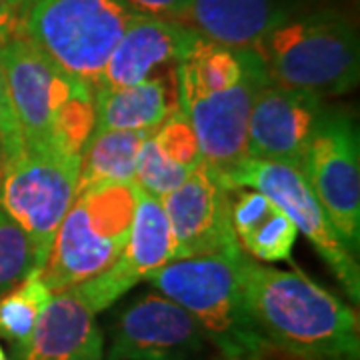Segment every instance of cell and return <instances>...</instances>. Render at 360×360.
I'll use <instances>...</instances> for the list:
<instances>
[{
	"label": "cell",
	"mask_w": 360,
	"mask_h": 360,
	"mask_svg": "<svg viewBox=\"0 0 360 360\" xmlns=\"http://www.w3.org/2000/svg\"><path fill=\"white\" fill-rule=\"evenodd\" d=\"M270 82L264 68L236 84H179V108L191 120L202 165L226 179L248 158L246 130L258 90Z\"/></svg>",
	"instance_id": "obj_10"
},
{
	"label": "cell",
	"mask_w": 360,
	"mask_h": 360,
	"mask_svg": "<svg viewBox=\"0 0 360 360\" xmlns=\"http://www.w3.org/2000/svg\"><path fill=\"white\" fill-rule=\"evenodd\" d=\"M222 360H224V359H222Z\"/></svg>",
	"instance_id": "obj_31"
},
{
	"label": "cell",
	"mask_w": 360,
	"mask_h": 360,
	"mask_svg": "<svg viewBox=\"0 0 360 360\" xmlns=\"http://www.w3.org/2000/svg\"><path fill=\"white\" fill-rule=\"evenodd\" d=\"M2 66L25 150L80 158L94 132V92L25 34L2 40Z\"/></svg>",
	"instance_id": "obj_2"
},
{
	"label": "cell",
	"mask_w": 360,
	"mask_h": 360,
	"mask_svg": "<svg viewBox=\"0 0 360 360\" xmlns=\"http://www.w3.org/2000/svg\"><path fill=\"white\" fill-rule=\"evenodd\" d=\"M22 32V22L16 14L8 8L4 0H0V40L11 39Z\"/></svg>",
	"instance_id": "obj_27"
},
{
	"label": "cell",
	"mask_w": 360,
	"mask_h": 360,
	"mask_svg": "<svg viewBox=\"0 0 360 360\" xmlns=\"http://www.w3.org/2000/svg\"><path fill=\"white\" fill-rule=\"evenodd\" d=\"M139 200V186L103 184L75 196L54 234L42 281L60 292L106 270L122 252Z\"/></svg>",
	"instance_id": "obj_5"
},
{
	"label": "cell",
	"mask_w": 360,
	"mask_h": 360,
	"mask_svg": "<svg viewBox=\"0 0 360 360\" xmlns=\"http://www.w3.org/2000/svg\"><path fill=\"white\" fill-rule=\"evenodd\" d=\"M156 146L162 150V155L174 165H179L184 170L193 172L194 168L202 165V155H200V144L196 139L191 120L184 116V112L176 108L172 110L168 118L153 132Z\"/></svg>",
	"instance_id": "obj_24"
},
{
	"label": "cell",
	"mask_w": 360,
	"mask_h": 360,
	"mask_svg": "<svg viewBox=\"0 0 360 360\" xmlns=\"http://www.w3.org/2000/svg\"><path fill=\"white\" fill-rule=\"evenodd\" d=\"M229 191L220 174L200 165L160 198L172 234V260L240 250L232 231Z\"/></svg>",
	"instance_id": "obj_12"
},
{
	"label": "cell",
	"mask_w": 360,
	"mask_h": 360,
	"mask_svg": "<svg viewBox=\"0 0 360 360\" xmlns=\"http://www.w3.org/2000/svg\"><path fill=\"white\" fill-rule=\"evenodd\" d=\"M300 172L350 252L360 250V141L354 120L322 110Z\"/></svg>",
	"instance_id": "obj_9"
},
{
	"label": "cell",
	"mask_w": 360,
	"mask_h": 360,
	"mask_svg": "<svg viewBox=\"0 0 360 360\" xmlns=\"http://www.w3.org/2000/svg\"><path fill=\"white\" fill-rule=\"evenodd\" d=\"M4 2L8 4V8H11V11L20 18V22H22L25 14L28 13V8H30L37 0H4Z\"/></svg>",
	"instance_id": "obj_28"
},
{
	"label": "cell",
	"mask_w": 360,
	"mask_h": 360,
	"mask_svg": "<svg viewBox=\"0 0 360 360\" xmlns=\"http://www.w3.org/2000/svg\"><path fill=\"white\" fill-rule=\"evenodd\" d=\"M134 13L144 16L167 18L184 25V18L188 13L191 0H124Z\"/></svg>",
	"instance_id": "obj_26"
},
{
	"label": "cell",
	"mask_w": 360,
	"mask_h": 360,
	"mask_svg": "<svg viewBox=\"0 0 360 360\" xmlns=\"http://www.w3.org/2000/svg\"><path fill=\"white\" fill-rule=\"evenodd\" d=\"M231 220L243 252L258 262L290 260L296 245L295 222L266 194L255 188H231Z\"/></svg>",
	"instance_id": "obj_18"
},
{
	"label": "cell",
	"mask_w": 360,
	"mask_h": 360,
	"mask_svg": "<svg viewBox=\"0 0 360 360\" xmlns=\"http://www.w3.org/2000/svg\"><path fill=\"white\" fill-rule=\"evenodd\" d=\"M0 360H11V356L6 354V350L2 348V345H0Z\"/></svg>",
	"instance_id": "obj_30"
},
{
	"label": "cell",
	"mask_w": 360,
	"mask_h": 360,
	"mask_svg": "<svg viewBox=\"0 0 360 360\" xmlns=\"http://www.w3.org/2000/svg\"><path fill=\"white\" fill-rule=\"evenodd\" d=\"M172 234L162 202L139 188L134 220L122 252L108 269L70 290L96 316L144 281L153 270L172 262Z\"/></svg>",
	"instance_id": "obj_13"
},
{
	"label": "cell",
	"mask_w": 360,
	"mask_h": 360,
	"mask_svg": "<svg viewBox=\"0 0 360 360\" xmlns=\"http://www.w3.org/2000/svg\"><path fill=\"white\" fill-rule=\"evenodd\" d=\"M292 14L295 0H191L184 26L226 46L252 49Z\"/></svg>",
	"instance_id": "obj_17"
},
{
	"label": "cell",
	"mask_w": 360,
	"mask_h": 360,
	"mask_svg": "<svg viewBox=\"0 0 360 360\" xmlns=\"http://www.w3.org/2000/svg\"><path fill=\"white\" fill-rule=\"evenodd\" d=\"M0 46H2V40H0ZM0 144L4 146L8 158H13L22 150V141H20V132H18V124H16L11 96H8L6 77H4L2 54H0Z\"/></svg>",
	"instance_id": "obj_25"
},
{
	"label": "cell",
	"mask_w": 360,
	"mask_h": 360,
	"mask_svg": "<svg viewBox=\"0 0 360 360\" xmlns=\"http://www.w3.org/2000/svg\"><path fill=\"white\" fill-rule=\"evenodd\" d=\"M150 132L98 130L92 132L78 165L77 194L103 184L134 182L142 142Z\"/></svg>",
	"instance_id": "obj_20"
},
{
	"label": "cell",
	"mask_w": 360,
	"mask_h": 360,
	"mask_svg": "<svg viewBox=\"0 0 360 360\" xmlns=\"http://www.w3.org/2000/svg\"><path fill=\"white\" fill-rule=\"evenodd\" d=\"M52 295L49 284L42 281L40 269H34L6 295L0 296V338L11 345V360L20 356L26 348Z\"/></svg>",
	"instance_id": "obj_21"
},
{
	"label": "cell",
	"mask_w": 360,
	"mask_h": 360,
	"mask_svg": "<svg viewBox=\"0 0 360 360\" xmlns=\"http://www.w3.org/2000/svg\"><path fill=\"white\" fill-rule=\"evenodd\" d=\"M134 13L124 0H37L22 34L92 92Z\"/></svg>",
	"instance_id": "obj_6"
},
{
	"label": "cell",
	"mask_w": 360,
	"mask_h": 360,
	"mask_svg": "<svg viewBox=\"0 0 360 360\" xmlns=\"http://www.w3.org/2000/svg\"><path fill=\"white\" fill-rule=\"evenodd\" d=\"M14 360H104L103 330L70 288L54 292L20 356Z\"/></svg>",
	"instance_id": "obj_16"
},
{
	"label": "cell",
	"mask_w": 360,
	"mask_h": 360,
	"mask_svg": "<svg viewBox=\"0 0 360 360\" xmlns=\"http://www.w3.org/2000/svg\"><path fill=\"white\" fill-rule=\"evenodd\" d=\"M193 34V28L174 20L136 14L108 56L96 89H122L176 75Z\"/></svg>",
	"instance_id": "obj_15"
},
{
	"label": "cell",
	"mask_w": 360,
	"mask_h": 360,
	"mask_svg": "<svg viewBox=\"0 0 360 360\" xmlns=\"http://www.w3.org/2000/svg\"><path fill=\"white\" fill-rule=\"evenodd\" d=\"M78 165L77 156L25 148L6 162L0 210L32 240L42 264L77 196Z\"/></svg>",
	"instance_id": "obj_8"
},
{
	"label": "cell",
	"mask_w": 360,
	"mask_h": 360,
	"mask_svg": "<svg viewBox=\"0 0 360 360\" xmlns=\"http://www.w3.org/2000/svg\"><path fill=\"white\" fill-rule=\"evenodd\" d=\"M191 172L184 170L172 160L162 155V150L156 146L153 134H148L142 142L136 160V172H134V184L142 193L150 194L155 198H162L186 180Z\"/></svg>",
	"instance_id": "obj_23"
},
{
	"label": "cell",
	"mask_w": 360,
	"mask_h": 360,
	"mask_svg": "<svg viewBox=\"0 0 360 360\" xmlns=\"http://www.w3.org/2000/svg\"><path fill=\"white\" fill-rule=\"evenodd\" d=\"M243 292L269 348L296 360H360L356 310L309 276L245 255Z\"/></svg>",
	"instance_id": "obj_1"
},
{
	"label": "cell",
	"mask_w": 360,
	"mask_h": 360,
	"mask_svg": "<svg viewBox=\"0 0 360 360\" xmlns=\"http://www.w3.org/2000/svg\"><path fill=\"white\" fill-rule=\"evenodd\" d=\"M179 108L176 75L153 78L122 89L94 90V110L98 130H134L153 132L172 110Z\"/></svg>",
	"instance_id": "obj_19"
},
{
	"label": "cell",
	"mask_w": 360,
	"mask_h": 360,
	"mask_svg": "<svg viewBox=\"0 0 360 360\" xmlns=\"http://www.w3.org/2000/svg\"><path fill=\"white\" fill-rule=\"evenodd\" d=\"M224 182L229 188H255L281 206L286 217L295 222L298 234H304V238L321 255L326 266L336 276V281L345 288L348 298L354 304H359V257L350 252V248L330 222L319 198L310 191L300 168L246 158L240 167L224 179Z\"/></svg>",
	"instance_id": "obj_7"
},
{
	"label": "cell",
	"mask_w": 360,
	"mask_h": 360,
	"mask_svg": "<svg viewBox=\"0 0 360 360\" xmlns=\"http://www.w3.org/2000/svg\"><path fill=\"white\" fill-rule=\"evenodd\" d=\"M243 257L240 248L180 258L153 270L144 281L191 312L224 360H266L270 348L246 309Z\"/></svg>",
	"instance_id": "obj_3"
},
{
	"label": "cell",
	"mask_w": 360,
	"mask_h": 360,
	"mask_svg": "<svg viewBox=\"0 0 360 360\" xmlns=\"http://www.w3.org/2000/svg\"><path fill=\"white\" fill-rule=\"evenodd\" d=\"M322 110L319 94L266 82L248 116V158L300 168Z\"/></svg>",
	"instance_id": "obj_14"
},
{
	"label": "cell",
	"mask_w": 360,
	"mask_h": 360,
	"mask_svg": "<svg viewBox=\"0 0 360 360\" xmlns=\"http://www.w3.org/2000/svg\"><path fill=\"white\" fill-rule=\"evenodd\" d=\"M40 266L42 258L37 246L0 210V296Z\"/></svg>",
	"instance_id": "obj_22"
},
{
	"label": "cell",
	"mask_w": 360,
	"mask_h": 360,
	"mask_svg": "<svg viewBox=\"0 0 360 360\" xmlns=\"http://www.w3.org/2000/svg\"><path fill=\"white\" fill-rule=\"evenodd\" d=\"M272 84L336 96L359 84L354 26L335 11L292 14L252 46Z\"/></svg>",
	"instance_id": "obj_4"
},
{
	"label": "cell",
	"mask_w": 360,
	"mask_h": 360,
	"mask_svg": "<svg viewBox=\"0 0 360 360\" xmlns=\"http://www.w3.org/2000/svg\"><path fill=\"white\" fill-rule=\"evenodd\" d=\"M6 162H8V155H6L4 146L0 144V191H2V180H4V172H6Z\"/></svg>",
	"instance_id": "obj_29"
},
{
	"label": "cell",
	"mask_w": 360,
	"mask_h": 360,
	"mask_svg": "<svg viewBox=\"0 0 360 360\" xmlns=\"http://www.w3.org/2000/svg\"><path fill=\"white\" fill-rule=\"evenodd\" d=\"M208 345L193 314L155 290L118 314L104 360H198Z\"/></svg>",
	"instance_id": "obj_11"
}]
</instances>
